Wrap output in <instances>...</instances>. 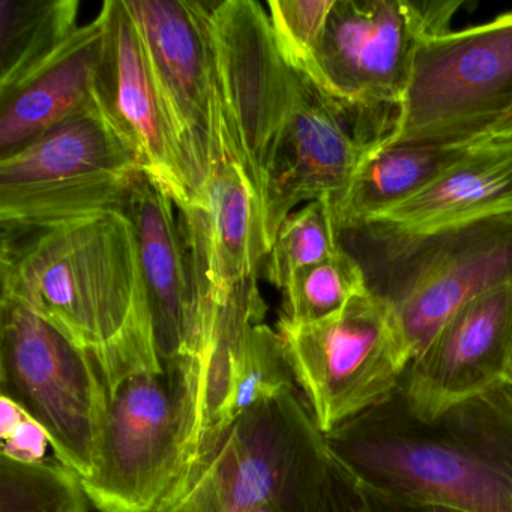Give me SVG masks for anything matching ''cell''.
I'll use <instances>...</instances> for the list:
<instances>
[{"label":"cell","mask_w":512,"mask_h":512,"mask_svg":"<svg viewBox=\"0 0 512 512\" xmlns=\"http://www.w3.org/2000/svg\"><path fill=\"white\" fill-rule=\"evenodd\" d=\"M253 512H283L278 506L272 505V503H266V505L259 506L256 511Z\"/></svg>","instance_id":"31"},{"label":"cell","mask_w":512,"mask_h":512,"mask_svg":"<svg viewBox=\"0 0 512 512\" xmlns=\"http://www.w3.org/2000/svg\"><path fill=\"white\" fill-rule=\"evenodd\" d=\"M209 34L224 148L260 202L266 166L295 100L296 71L281 56L259 2L209 4Z\"/></svg>","instance_id":"11"},{"label":"cell","mask_w":512,"mask_h":512,"mask_svg":"<svg viewBox=\"0 0 512 512\" xmlns=\"http://www.w3.org/2000/svg\"><path fill=\"white\" fill-rule=\"evenodd\" d=\"M119 212L133 229L158 356L166 370L184 379L191 412L202 346V310L175 203L142 170Z\"/></svg>","instance_id":"15"},{"label":"cell","mask_w":512,"mask_h":512,"mask_svg":"<svg viewBox=\"0 0 512 512\" xmlns=\"http://www.w3.org/2000/svg\"><path fill=\"white\" fill-rule=\"evenodd\" d=\"M179 224L200 302L227 304L257 280L269 254L260 202L232 158L215 167Z\"/></svg>","instance_id":"17"},{"label":"cell","mask_w":512,"mask_h":512,"mask_svg":"<svg viewBox=\"0 0 512 512\" xmlns=\"http://www.w3.org/2000/svg\"><path fill=\"white\" fill-rule=\"evenodd\" d=\"M2 296L43 316L86 352H103L133 322L136 242L118 211L38 226H2Z\"/></svg>","instance_id":"2"},{"label":"cell","mask_w":512,"mask_h":512,"mask_svg":"<svg viewBox=\"0 0 512 512\" xmlns=\"http://www.w3.org/2000/svg\"><path fill=\"white\" fill-rule=\"evenodd\" d=\"M103 40L100 14L77 29L49 61L13 88L0 91V160L95 106V74Z\"/></svg>","instance_id":"18"},{"label":"cell","mask_w":512,"mask_h":512,"mask_svg":"<svg viewBox=\"0 0 512 512\" xmlns=\"http://www.w3.org/2000/svg\"><path fill=\"white\" fill-rule=\"evenodd\" d=\"M512 355V283L470 299L437 332L404 374L401 395L412 415L434 421L505 385Z\"/></svg>","instance_id":"16"},{"label":"cell","mask_w":512,"mask_h":512,"mask_svg":"<svg viewBox=\"0 0 512 512\" xmlns=\"http://www.w3.org/2000/svg\"><path fill=\"white\" fill-rule=\"evenodd\" d=\"M100 14L104 40L95 103L143 172L184 211L196 202V184L155 85L136 20L125 0H107Z\"/></svg>","instance_id":"13"},{"label":"cell","mask_w":512,"mask_h":512,"mask_svg":"<svg viewBox=\"0 0 512 512\" xmlns=\"http://www.w3.org/2000/svg\"><path fill=\"white\" fill-rule=\"evenodd\" d=\"M0 388L49 434L80 479L100 467L107 395L94 359L35 311L0 299Z\"/></svg>","instance_id":"8"},{"label":"cell","mask_w":512,"mask_h":512,"mask_svg":"<svg viewBox=\"0 0 512 512\" xmlns=\"http://www.w3.org/2000/svg\"><path fill=\"white\" fill-rule=\"evenodd\" d=\"M278 332L323 434L389 400L412 362L388 310L368 292L317 322L280 319Z\"/></svg>","instance_id":"10"},{"label":"cell","mask_w":512,"mask_h":512,"mask_svg":"<svg viewBox=\"0 0 512 512\" xmlns=\"http://www.w3.org/2000/svg\"><path fill=\"white\" fill-rule=\"evenodd\" d=\"M512 148V110L476 145L470 148Z\"/></svg>","instance_id":"29"},{"label":"cell","mask_w":512,"mask_h":512,"mask_svg":"<svg viewBox=\"0 0 512 512\" xmlns=\"http://www.w3.org/2000/svg\"><path fill=\"white\" fill-rule=\"evenodd\" d=\"M364 154L349 115L310 77L296 71L295 100L260 193L269 251L281 224L299 203L325 200L331 211L340 205Z\"/></svg>","instance_id":"14"},{"label":"cell","mask_w":512,"mask_h":512,"mask_svg":"<svg viewBox=\"0 0 512 512\" xmlns=\"http://www.w3.org/2000/svg\"><path fill=\"white\" fill-rule=\"evenodd\" d=\"M469 148L388 145L365 152L352 184L332 211L335 229L364 223L418 194L454 166Z\"/></svg>","instance_id":"20"},{"label":"cell","mask_w":512,"mask_h":512,"mask_svg":"<svg viewBox=\"0 0 512 512\" xmlns=\"http://www.w3.org/2000/svg\"><path fill=\"white\" fill-rule=\"evenodd\" d=\"M290 391L295 377L280 332L263 322L248 326L230 365L218 434L248 410Z\"/></svg>","instance_id":"22"},{"label":"cell","mask_w":512,"mask_h":512,"mask_svg":"<svg viewBox=\"0 0 512 512\" xmlns=\"http://www.w3.org/2000/svg\"><path fill=\"white\" fill-rule=\"evenodd\" d=\"M506 212H512V148L484 146L469 148L424 190L374 220L436 230Z\"/></svg>","instance_id":"19"},{"label":"cell","mask_w":512,"mask_h":512,"mask_svg":"<svg viewBox=\"0 0 512 512\" xmlns=\"http://www.w3.org/2000/svg\"><path fill=\"white\" fill-rule=\"evenodd\" d=\"M460 2L335 0L310 79L352 121L365 151L394 131L419 44L448 32Z\"/></svg>","instance_id":"5"},{"label":"cell","mask_w":512,"mask_h":512,"mask_svg":"<svg viewBox=\"0 0 512 512\" xmlns=\"http://www.w3.org/2000/svg\"><path fill=\"white\" fill-rule=\"evenodd\" d=\"M197 188L229 157L215 95L208 2L125 0ZM197 200V199H196Z\"/></svg>","instance_id":"12"},{"label":"cell","mask_w":512,"mask_h":512,"mask_svg":"<svg viewBox=\"0 0 512 512\" xmlns=\"http://www.w3.org/2000/svg\"><path fill=\"white\" fill-rule=\"evenodd\" d=\"M338 248L331 206L325 200L310 202L281 224L266 256V278L277 289L284 290L296 272L328 259Z\"/></svg>","instance_id":"25"},{"label":"cell","mask_w":512,"mask_h":512,"mask_svg":"<svg viewBox=\"0 0 512 512\" xmlns=\"http://www.w3.org/2000/svg\"><path fill=\"white\" fill-rule=\"evenodd\" d=\"M511 110L512 11L419 44L397 124L380 146L470 148Z\"/></svg>","instance_id":"6"},{"label":"cell","mask_w":512,"mask_h":512,"mask_svg":"<svg viewBox=\"0 0 512 512\" xmlns=\"http://www.w3.org/2000/svg\"><path fill=\"white\" fill-rule=\"evenodd\" d=\"M335 0H272L269 20L284 61L311 77Z\"/></svg>","instance_id":"26"},{"label":"cell","mask_w":512,"mask_h":512,"mask_svg":"<svg viewBox=\"0 0 512 512\" xmlns=\"http://www.w3.org/2000/svg\"><path fill=\"white\" fill-rule=\"evenodd\" d=\"M337 235L412 361L470 299L512 283V212L436 230L364 221Z\"/></svg>","instance_id":"3"},{"label":"cell","mask_w":512,"mask_h":512,"mask_svg":"<svg viewBox=\"0 0 512 512\" xmlns=\"http://www.w3.org/2000/svg\"><path fill=\"white\" fill-rule=\"evenodd\" d=\"M139 172L136 155L95 103L0 160V223L38 226L119 212Z\"/></svg>","instance_id":"9"},{"label":"cell","mask_w":512,"mask_h":512,"mask_svg":"<svg viewBox=\"0 0 512 512\" xmlns=\"http://www.w3.org/2000/svg\"><path fill=\"white\" fill-rule=\"evenodd\" d=\"M2 454L0 457L26 464L38 466L47 464V451L52 449L47 431L10 398L2 397Z\"/></svg>","instance_id":"27"},{"label":"cell","mask_w":512,"mask_h":512,"mask_svg":"<svg viewBox=\"0 0 512 512\" xmlns=\"http://www.w3.org/2000/svg\"><path fill=\"white\" fill-rule=\"evenodd\" d=\"M343 482L349 491L355 512H464L449 506L434 505V503L404 502V500L392 499V497L353 487L344 479Z\"/></svg>","instance_id":"28"},{"label":"cell","mask_w":512,"mask_h":512,"mask_svg":"<svg viewBox=\"0 0 512 512\" xmlns=\"http://www.w3.org/2000/svg\"><path fill=\"white\" fill-rule=\"evenodd\" d=\"M88 503L82 479L64 464L0 457V512H88Z\"/></svg>","instance_id":"24"},{"label":"cell","mask_w":512,"mask_h":512,"mask_svg":"<svg viewBox=\"0 0 512 512\" xmlns=\"http://www.w3.org/2000/svg\"><path fill=\"white\" fill-rule=\"evenodd\" d=\"M331 458L325 434L295 391L227 425L154 512H328Z\"/></svg>","instance_id":"4"},{"label":"cell","mask_w":512,"mask_h":512,"mask_svg":"<svg viewBox=\"0 0 512 512\" xmlns=\"http://www.w3.org/2000/svg\"><path fill=\"white\" fill-rule=\"evenodd\" d=\"M506 385H509L512 388V355L511 361H509L508 374H506Z\"/></svg>","instance_id":"32"},{"label":"cell","mask_w":512,"mask_h":512,"mask_svg":"<svg viewBox=\"0 0 512 512\" xmlns=\"http://www.w3.org/2000/svg\"><path fill=\"white\" fill-rule=\"evenodd\" d=\"M353 487L464 512H512V388L500 385L434 421L410 413L400 389L325 434Z\"/></svg>","instance_id":"1"},{"label":"cell","mask_w":512,"mask_h":512,"mask_svg":"<svg viewBox=\"0 0 512 512\" xmlns=\"http://www.w3.org/2000/svg\"><path fill=\"white\" fill-rule=\"evenodd\" d=\"M100 467L82 479L101 512H154L187 466L190 407L184 380L161 362L104 380Z\"/></svg>","instance_id":"7"},{"label":"cell","mask_w":512,"mask_h":512,"mask_svg":"<svg viewBox=\"0 0 512 512\" xmlns=\"http://www.w3.org/2000/svg\"><path fill=\"white\" fill-rule=\"evenodd\" d=\"M77 0H0V91L49 61L77 32Z\"/></svg>","instance_id":"21"},{"label":"cell","mask_w":512,"mask_h":512,"mask_svg":"<svg viewBox=\"0 0 512 512\" xmlns=\"http://www.w3.org/2000/svg\"><path fill=\"white\" fill-rule=\"evenodd\" d=\"M365 293L361 268L340 247L328 259L293 275L283 290L280 319L290 323L317 322L343 310L353 298Z\"/></svg>","instance_id":"23"},{"label":"cell","mask_w":512,"mask_h":512,"mask_svg":"<svg viewBox=\"0 0 512 512\" xmlns=\"http://www.w3.org/2000/svg\"><path fill=\"white\" fill-rule=\"evenodd\" d=\"M328 512H355L346 484L332 470L331 493H329Z\"/></svg>","instance_id":"30"}]
</instances>
